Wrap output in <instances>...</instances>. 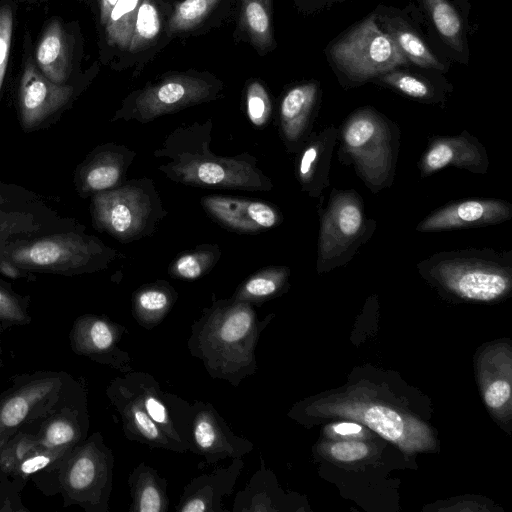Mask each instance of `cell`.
Listing matches in <instances>:
<instances>
[{
	"label": "cell",
	"instance_id": "6da1fadb",
	"mask_svg": "<svg viewBox=\"0 0 512 512\" xmlns=\"http://www.w3.org/2000/svg\"><path fill=\"white\" fill-rule=\"evenodd\" d=\"M212 119L175 128L153 155L167 161L158 169L171 181L205 189L270 191L271 179L257 166V158L245 152L220 156L210 148Z\"/></svg>",
	"mask_w": 512,
	"mask_h": 512
},
{
	"label": "cell",
	"instance_id": "7a4b0ae2",
	"mask_svg": "<svg viewBox=\"0 0 512 512\" xmlns=\"http://www.w3.org/2000/svg\"><path fill=\"white\" fill-rule=\"evenodd\" d=\"M117 251L100 238L86 233L79 222L43 233L18 237L0 247V259L27 274L74 277L105 270Z\"/></svg>",
	"mask_w": 512,
	"mask_h": 512
},
{
	"label": "cell",
	"instance_id": "3957f363",
	"mask_svg": "<svg viewBox=\"0 0 512 512\" xmlns=\"http://www.w3.org/2000/svg\"><path fill=\"white\" fill-rule=\"evenodd\" d=\"M113 455L95 432L53 466L30 480L46 495L59 494L64 506L105 512L112 485Z\"/></svg>",
	"mask_w": 512,
	"mask_h": 512
},
{
	"label": "cell",
	"instance_id": "277c9868",
	"mask_svg": "<svg viewBox=\"0 0 512 512\" xmlns=\"http://www.w3.org/2000/svg\"><path fill=\"white\" fill-rule=\"evenodd\" d=\"M339 158L352 165L372 193L391 186L400 148V130L371 106L354 110L338 129Z\"/></svg>",
	"mask_w": 512,
	"mask_h": 512
},
{
	"label": "cell",
	"instance_id": "5b68a950",
	"mask_svg": "<svg viewBox=\"0 0 512 512\" xmlns=\"http://www.w3.org/2000/svg\"><path fill=\"white\" fill-rule=\"evenodd\" d=\"M201 318L212 328L198 322L205 331L194 326L189 343L197 347L192 353L205 361L212 375L228 379V368H254L259 323L252 304L219 300L205 309Z\"/></svg>",
	"mask_w": 512,
	"mask_h": 512
},
{
	"label": "cell",
	"instance_id": "8992f818",
	"mask_svg": "<svg viewBox=\"0 0 512 512\" xmlns=\"http://www.w3.org/2000/svg\"><path fill=\"white\" fill-rule=\"evenodd\" d=\"M417 267L423 277L462 298L491 301L510 288L512 253L493 249L443 251L420 261Z\"/></svg>",
	"mask_w": 512,
	"mask_h": 512
},
{
	"label": "cell",
	"instance_id": "52a82bcc",
	"mask_svg": "<svg viewBox=\"0 0 512 512\" xmlns=\"http://www.w3.org/2000/svg\"><path fill=\"white\" fill-rule=\"evenodd\" d=\"M327 62L342 87L355 88L394 68L410 65L371 12L325 48Z\"/></svg>",
	"mask_w": 512,
	"mask_h": 512
},
{
	"label": "cell",
	"instance_id": "ba28073f",
	"mask_svg": "<svg viewBox=\"0 0 512 512\" xmlns=\"http://www.w3.org/2000/svg\"><path fill=\"white\" fill-rule=\"evenodd\" d=\"M167 214L154 181L146 177L125 180L90 201L94 229L125 244L154 234Z\"/></svg>",
	"mask_w": 512,
	"mask_h": 512
},
{
	"label": "cell",
	"instance_id": "9c48e42d",
	"mask_svg": "<svg viewBox=\"0 0 512 512\" xmlns=\"http://www.w3.org/2000/svg\"><path fill=\"white\" fill-rule=\"evenodd\" d=\"M223 82L207 71L170 72L130 92L111 121L149 123L161 116L214 101Z\"/></svg>",
	"mask_w": 512,
	"mask_h": 512
},
{
	"label": "cell",
	"instance_id": "30bf717a",
	"mask_svg": "<svg viewBox=\"0 0 512 512\" xmlns=\"http://www.w3.org/2000/svg\"><path fill=\"white\" fill-rule=\"evenodd\" d=\"M80 384L65 371L15 375L0 393V451L20 430L58 407Z\"/></svg>",
	"mask_w": 512,
	"mask_h": 512
},
{
	"label": "cell",
	"instance_id": "8fae6325",
	"mask_svg": "<svg viewBox=\"0 0 512 512\" xmlns=\"http://www.w3.org/2000/svg\"><path fill=\"white\" fill-rule=\"evenodd\" d=\"M319 215V273L348 263L376 230V221L366 216L363 200L353 189H332Z\"/></svg>",
	"mask_w": 512,
	"mask_h": 512
},
{
	"label": "cell",
	"instance_id": "7c38bea8",
	"mask_svg": "<svg viewBox=\"0 0 512 512\" xmlns=\"http://www.w3.org/2000/svg\"><path fill=\"white\" fill-rule=\"evenodd\" d=\"M372 13L410 65L448 72L451 61L431 41L423 15L414 2L403 8L379 4Z\"/></svg>",
	"mask_w": 512,
	"mask_h": 512
},
{
	"label": "cell",
	"instance_id": "4fadbf2b",
	"mask_svg": "<svg viewBox=\"0 0 512 512\" xmlns=\"http://www.w3.org/2000/svg\"><path fill=\"white\" fill-rule=\"evenodd\" d=\"M121 380L177 452L189 450V428L193 405L174 394L161 391L154 378L130 373Z\"/></svg>",
	"mask_w": 512,
	"mask_h": 512
},
{
	"label": "cell",
	"instance_id": "5bb4252c",
	"mask_svg": "<svg viewBox=\"0 0 512 512\" xmlns=\"http://www.w3.org/2000/svg\"><path fill=\"white\" fill-rule=\"evenodd\" d=\"M75 95V86L52 82L28 62L21 76L18 94V117L22 130L35 132L51 126Z\"/></svg>",
	"mask_w": 512,
	"mask_h": 512
},
{
	"label": "cell",
	"instance_id": "9a60e30c",
	"mask_svg": "<svg viewBox=\"0 0 512 512\" xmlns=\"http://www.w3.org/2000/svg\"><path fill=\"white\" fill-rule=\"evenodd\" d=\"M30 427L36 437L37 450L50 455L56 463L60 461L87 438L89 414L83 385Z\"/></svg>",
	"mask_w": 512,
	"mask_h": 512
},
{
	"label": "cell",
	"instance_id": "2e32d148",
	"mask_svg": "<svg viewBox=\"0 0 512 512\" xmlns=\"http://www.w3.org/2000/svg\"><path fill=\"white\" fill-rule=\"evenodd\" d=\"M425 29L434 45L450 61L467 65L470 51L468 46L469 0H416Z\"/></svg>",
	"mask_w": 512,
	"mask_h": 512
},
{
	"label": "cell",
	"instance_id": "e0dca14e",
	"mask_svg": "<svg viewBox=\"0 0 512 512\" xmlns=\"http://www.w3.org/2000/svg\"><path fill=\"white\" fill-rule=\"evenodd\" d=\"M252 449V443L236 436L213 406L203 402L193 405L189 450L203 456L206 463L227 457L240 458Z\"/></svg>",
	"mask_w": 512,
	"mask_h": 512
},
{
	"label": "cell",
	"instance_id": "ac0fdd59",
	"mask_svg": "<svg viewBox=\"0 0 512 512\" xmlns=\"http://www.w3.org/2000/svg\"><path fill=\"white\" fill-rule=\"evenodd\" d=\"M135 156L136 152L125 145L110 142L96 146L74 171L75 191L81 198H91L119 186Z\"/></svg>",
	"mask_w": 512,
	"mask_h": 512
},
{
	"label": "cell",
	"instance_id": "d6986e66",
	"mask_svg": "<svg viewBox=\"0 0 512 512\" xmlns=\"http://www.w3.org/2000/svg\"><path fill=\"white\" fill-rule=\"evenodd\" d=\"M205 213L226 230L256 234L278 226L283 217L271 203L229 195H208L200 200Z\"/></svg>",
	"mask_w": 512,
	"mask_h": 512
},
{
	"label": "cell",
	"instance_id": "ffe728a7",
	"mask_svg": "<svg viewBox=\"0 0 512 512\" xmlns=\"http://www.w3.org/2000/svg\"><path fill=\"white\" fill-rule=\"evenodd\" d=\"M512 217V204L501 199H467L447 203L416 226L419 232H439L496 225Z\"/></svg>",
	"mask_w": 512,
	"mask_h": 512
},
{
	"label": "cell",
	"instance_id": "44dd1931",
	"mask_svg": "<svg viewBox=\"0 0 512 512\" xmlns=\"http://www.w3.org/2000/svg\"><path fill=\"white\" fill-rule=\"evenodd\" d=\"M321 101V86L316 80L294 84L281 96L278 110L280 137L291 153H297L312 133Z\"/></svg>",
	"mask_w": 512,
	"mask_h": 512
},
{
	"label": "cell",
	"instance_id": "7402d4cb",
	"mask_svg": "<svg viewBox=\"0 0 512 512\" xmlns=\"http://www.w3.org/2000/svg\"><path fill=\"white\" fill-rule=\"evenodd\" d=\"M172 4L166 0H142L126 53L117 62L121 68L135 67V74L170 41L167 23Z\"/></svg>",
	"mask_w": 512,
	"mask_h": 512
},
{
	"label": "cell",
	"instance_id": "603a6c76",
	"mask_svg": "<svg viewBox=\"0 0 512 512\" xmlns=\"http://www.w3.org/2000/svg\"><path fill=\"white\" fill-rule=\"evenodd\" d=\"M448 166L485 174L489 167L487 151L483 144L466 130L455 136L431 138L418 163L421 177H427Z\"/></svg>",
	"mask_w": 512,
	"mask_h": 512
},
{
	"label": "cell",
	"instance_id": "cb8c5ba5",
	"mask_svg": "<svg viewBox=\"0 0 512 512\" xmlns=\"http://www.w3.org/2000/svg\"><path fill=\"white\" fill-rule=\"evenodd\" d=\"M338 139V129L326 127L311 133L297 152L295 175L303 192L317 198L329 186L332 154Z\"/></svg>",
	"mask_w": 512,
	"mask_h": 512
},
{
	"label": "cell",
	"instance_id": "d4e9b609",
	"mask_svg": "<svg viewBox=\"0 0 512 512\" xmlns=\"http://www.w3.org/2000/svg\"><path fill=\"white\" fill-rule=\"evenodd\" d=\"M76 222L60 216L43 200L0 205V247L18 237L67 228Z\"/></svg>",
	"mask_w": 512,
	"mask_h": 512
},
{
	"label": "cell",
	"instance_id": "484cf974",
	"mask_svg": "<svg viewBox=\"0 0 512 512\" xmlns=\"http://www.w3.org/2000/svg\"><path fill=\"white\" fill-rule=\"evenodd\" d=\"M372 83L392 89L425 104L441 105L448 100L453 85L444 73L412 65L394 68L376 77Z\"/></svg>",
	"mask_w": 512,
	"mask_h": 512
},
{
	"label": "cell",
	"instance_id": "4316f807",
	"mask_svg": "<svg viewBox=\"0 0 512 512\" xmlns=\"http://www.w3.org/2000/svg\"><path fill=\"white\" fill-rule=\"evenodd\" d=\"M117 326L108 319L94 314L78 316L69 332L72 351L95 362L116 366L119 351Z\"/></svg>",
	"mask_w": 512,
	"mask_h": 512
},
{
	"label": "cell",
	"instance_id": "83f0119b",
	"mask_svg": "<svg viewBox=\"0 0 512 512\" xmlns=\"http://www.w3.org/2000/svg\"><path fill=\"white\" fill-rule=\"evenodd\" d=\"M106 394L120 414L124 433L129 439L153 448L176 451L173 443L147 415L140 403L127 389L121 377L110 382Z\"/></svg>",
	"mask_w": 512,
	"mask_h": 512
},
{
	"label": "cell",
	"instance_id": "f1b7e54d",
	"mask_svg": "<svg viewBox=\"0 0 512 512\" xmlns=\"http://www.w3.org/2000/svg\"><path fill=\"white\" fill-rule=\"evenodd\" d=\"M242 467V460L236 458L226 469L193 479L185 487L177 511L206 512L221 510L222 498L232 492Z\"/></svg>",
	"mask_w": 512,
	"mask_h": 512
},
{
	"label": "cell",
	"instance_id": "f546056e",
	"mask_svg": "<svg viewBox=\"0 0 512 512\" xmlns=\"http://www.w3.org/2000/svg\"><path fill=\"white\" fill-rule=\"evenodd\" d=\"M272 17L273 0H239L237 35L261 56L277 46Z\"/></svg>",
	"mask_w": 512,
	"mask_h": 512
},
{
	"label": "cell",
	"instance_id": "4dcf8cb0",
	"mask_svg": "<svg viewBox=\"0 0 512 512\" xmlns=\"http://www.w3.org/2000/svg\"><path fill=\"white\" fill-rule=\"evenodd\" d=\"M70 57L66 33L59 21L46 28L36 50L41 73L57 84H65L70 74Z\"/></svg>",
	"mask_w": 512,
	"mask_h": 512
},
{
	"label": "cell",
	"instance_id": "1f68e13d",
	"mask_svg": "<svg viewBox=\"0 0 512 512\" xmlns=\"http://www.w3.org/2000/svg\"><path fill=\"white\" fill-rule=\"evenodd\" d=\"M233 0H180L172 5L167 23L171 39L190 35L212 23L223 8H230Z\"/></svg>",
	"mask_w": 512,
	"mask_h": 512
},
{
	"label": "cell",
	"instance_id": "d6a6232c",
	"mask_svg": "<svg viewBox=\"0 0 512 512\" xmlns=\"http://www.w3.org/2000/svg\"><path fill=\"white\" fill-rule=\"evenodd\" d=\"M132 506L138 512H164L167 510L165 480L143 463L130 475Z\"/></svg>",
	"mask_w": 512,
	"mask_h": 512
},
{
	"label": "cell",
	"instance_id": "836d02e7",
	"mask_svg": "<svg viewBox=\"0 0 512 512\" xmlns=\"http://www.w3.org/2000/svg\"><path fill=\"white\" fill-rule=\"evenodd\" d=\"M289 275L286 266L264 267L243 281L231 299L249 304L264 302L283 290Z\"/></svg>",
	"mask_w": 512,
	"mask_h": 512
},
{
	"label": "cell",
	"instance_id": "e575fe53",
	"mask_svg": "<svg viewBox=\"0 0 512 512\" xmlns=\"http://www.w3.org/2000/svg\"><path fill=\"white\" fill-rule=\"evenodd\" d=\"M142 0H117L102 29L107 48L119 59L126 53Z\"/></svg>",
	"mask_w": 512,
	"mask_h": 512
},
{
	"label": "cell",
	"instance_id": "d590c367",
	"mask_svg": "<svg viewBox=\"0 0 512 512\" xmlns=\"http://www.w3.org/2000/svg\"><path fill=\"white\" fill-rule=\"evenodd\" d=\"M176 299L177 293L167 281L146 284L134 294L135 315L141 322H155L164 317Z\"/></svg>",
	"mask_w": 512,
	"mask_h": 512
},
{
	"label": "cell",
	"instance_id": "8d00e7d4",
	"mask_svg": "<svg viewBox=\"0 0 512 512\" xmlns=\"http://www.w3.org/2000/svg\"><path fill=\"white\" fill-rule=\"evenodd\" d=\"M221 248L205 243L178 254L168 266V274L176 279L195 280L208 274L218 263Z\"/></svg>",
	"mask_w": 512,
	"mask_h": 512
},
{
	"label": "cell",
	"instance_id": "74e56055",
	"mask_svg": "<svg viewBox=\"0 0 512 512\" xmlns=\"http://www.w3.org/2000/svg\"><path fill=\"white\" fill-rule=\"evenodd\" d=\"M29 306L30 297L18 293L9 282L0 278V326L3 329L30 324Z\"/></svg>",
	"mask_w": 512,
	"mask_h": 512
},
{
	"label": "cell",
	"instance_id": "f35d334b",
	"mask_svg": "<svg viewBox=\"0 0 512 512\" xmlns=\"http://www.w3.org/2000/svg\"><path fill=\"white\" fill-rule=\"evenodd\" d=\"M245 112L253 126L265 128L272 116V101L270 94L258 79H250L245 86Z\"/></svg>",
	"mask_w": 512,
	"mask_h": 512
},
{
	"label": "cell",
	"instance_id": "ab89813d",
	"mask_svg": "<svg viewBox=\"0 0 512 512\" xmlns=\"http://www.w3.org/2000/svg\"><path fill=\"white\" fill-rule=\"evenodd\" d=\"M364 422L383 438L397 441L404 433L402 417L394 410L384 406H371L363 416Z\"/></svg>",
	"mask_w": 512,
	"mask_h": 512
},
{
	"label": "cell",
	"instance_id": "60d3db41",
	"mask_svg": "<svg viewBox=\"0 0 512 512\" xmlns=\"http://www.w3.org/2000/svg\"><path fill=\"white\" fill-rule=\"evenodd\" d=\"M13 32V13L9 6L0 8V95L6 75Z\"/></svg>",
	"mask_w": 512,
	"mask_h": 512
},
{
	"label": "cell",
	"instance_id": "b9f144b4",
	"mask_svg": "<svg viewBox=\"0 0 512 512\" xmlns=\"http://www.w3.org/2000/svg\"><path fill=\"white\" fill-rule=\"evenodd\" d=\"M369 452L368 446L360 441H342L333 444L331 455L343 462H351L364 458Z\"/></svg>",
	"mask_w": 512,
	"mask_h": 512
},
{
	"label": "cell",
	"instance_id": "7bdbcfd3",
	"mask_svg": "<svg viewBox=\"0 0 512 512\" xmlns=\"http://www.w3.org/2000/svg\"><path fill=\"white\" fill-rule=\"evenodd\" d=\"M42 200L41 196L27 188L0 180V205Z\"/></svg>",
	"mask_w": 512,
	"mask_h": 512
},
{
	"label": "cell",
	"instance_id": "ee69618b",
	"mask_svg": "<svg viewBox=\"0 0 512 512\" xmlns=\"http://www.w3.org/2000/svg\"><path fill=\"white\" fill-rule=\"evenodd\" d=\"M510 394V384L504 380H496L488 386L484 399L489 407L499 408L507 402Z\"/></svg>",
	"mask_w": 512,
	"mask_h": 512
},
{
	"label": "cell",
	"instance_id": "f6af8a7d",
	"mask_svg": "<svg viewBox=\"0 0 512 512\" xmlns=\"http://www.w3.org/2000/svg\"><path fill=\"white\" fill-rule=\"evenodd\" d=\"M348 0H293L297 11L304 16H314Z\"/></svg>",
	"mask_w": 512,
	"mask_h": 512
},
{
	"label": "cell",
	"instance_id": "bcb514c9",
	"mask_svg": "<svg viewBox=\"0 0 512 512\" xmlns=\"http://www.w3.org/2000/svg\"><path fill=\"white\" fill-rule=\"evenodd\" d=\"M361 430L362 427L356 423H339L334 426V431L344 436L358 434Z\"/></svg>",
	"mask_w": 512,
	"mask_h": 512
},
{
	"label": "cell",
	"instance_id": "7dc6e473",
	"mask_svg": "<svg viewBox=\"0 0 512 512\" xmlns=\"http://www.w3.org/2000/svg\"><path fill=\"white\" fill-rule=\"evenodd\" d=\"M2 327L0 326V368L3 367V342H2Z\"/></svg>",
	"mask_w": 512,
	"mask_h": 512
},
{
	"label": "cell",
	"instance_id": "c3c4849f",
	"mask_svg": "<svg viewBox=\"0 0 512 512\" xmlns=\"http://www.w3.org/2000/svg\"><path fill=\"white\" fill-rule=\"evenodd\" d=\"M167 2L171 3L172 5L180 0H166Z\"/></svg>",
	"mask_w": 512,
	"mask_h": 512
}]
</instances>
